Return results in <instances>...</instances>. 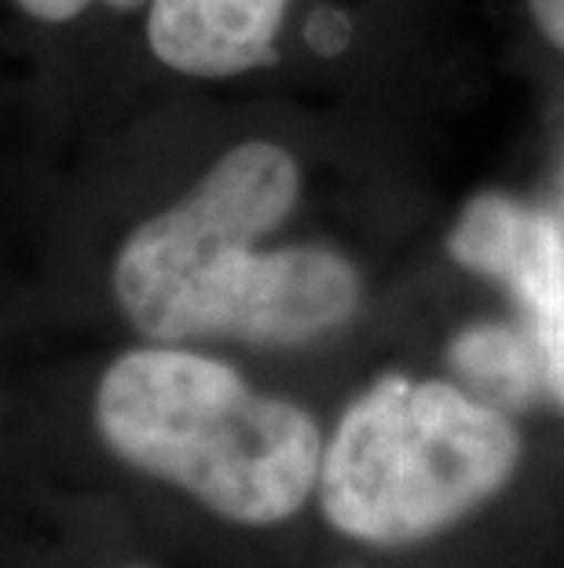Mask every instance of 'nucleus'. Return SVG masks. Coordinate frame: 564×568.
Listing matches in <instances>:
<instances>
[{
	"label": "nucleus",
	"instance_id": "6e6552de",
	"mask_svg": "<svg viewBox=\"0 0 564 568\" xmlns=\"http://www.w3.org/2000/svg\"><path fill=\"white\" fill-rule=\"evenodd\" d=\"M527 16H532L535 30L543 33V41L564 55V0H524Z\"/></svg>",
	"mask_w": 564,
	"mask_h": 568
},
{
	"label": "nucleus",
	"instance_id": "20e7f679",
	"mask_svg": "<svg viewBox=\"0 0 564 568\" xmlns=\"http://www.w3.org/2000/svg\"><path fill=\"white\" fill-rule=\"evenodd\" d=\"M459 268L499 283L521 308L543 385L564 407V227L543 205L480 191L448 232Z\"/></svg>",
	"mask_w": 564,
	"mask_h": 568
},
{
	"label": "nucleus",
	"instance_id": "423d86ee",
	"mask_svg": "<svg viewBox=\"0 0 564 568\" xmlns=\"http://www.w3.org/2000/svg\"><path fill=\"white\" fill-rule=\"evenodd\" d=\"M454 364H459L473 382L488 385L502 396H524L532 393L539 374V359L532 342L513 337L506 331H473L454 345Z\"/></svg>",
	"mask_w": 564,
	"mask_h": 568
},
{
	"label": "nucleus",
	"instance_id": "f257e3e1",
	"mask_svg": "<svg viewBox=\"0 0 564 568\" xmlns=\"http://www.w3.org/2000/svg\"><path fill=\"white\" fill-rule=\"evenodd\" d=\"M301 202V165L283 143L243 140L198 184L132 227L114 257V297L158 345L235 337L308 345L359 312L363 280L322 243L264 250Z\"/></svg>",
	"mask_w": 564,
	"mask_h": 568
},
{
	"label": "nucleus",
	"instance_id": "39448f33",
	"mask_svg": "<svg viewBox=\"0 0 564 568\" xmlns=\"http://www.w3.org/2000/svg\"><path fill=\"white\" fill-rule=\"evenodd\" d=\"M290 0H147L151 55L173 74L232 81L279 55Z\"/></svg>",
	"mask_w": 564,
	"mask_h": 568
},
{
	"label": "nucleus",
	"instance_id": "7ed1b4c3",
	"mask_svg": "<svg viewBox=\"0 0 564 568\" xmlns=\"http://www.w3.org/2000/svg\"><path fill=\"white\" fill-rule=\"evenodd\" d=\"M521 466V433L495 404L440 378L386 374L322 444L319 503L352 539L403 547L495 499Z\"/></svg>",
	"mask_w": 564,
	"mask_h": 568
},
{
	"label": "nucleus",
	"instance_id": "0eeeda50",
	"mask_svg": "<svg viewBox=\"0 0 564 568\" xmlns=\"http://www.w3.org/2000/svg\"><path fill=\"white\" fill-rule=\"evenodd\" d=\"M16 4L27 11L30 19L48 22V27H63V22H74L78 16H85L92 4L132 11V8H143L147 0H16Z\"/></svg>",
	"mask_w": 564,
	"mask_h": 568
},
{
	"label": "nucleus",
	"instance_id": "f03ea898",
	"mask_svg": "<svg viewBox=\"0 0 564 568\" xmlns=\"http://www.w3.org/2000/svg\"><path fill=\"white\" fill-rule=\"evenodd\" d=\"M95 426L129 466L238 525L286 521L319 485L316 418L187 348L154 345L114 359L95 393Z\"/></svg>",
	"mask_w": 564,
	"mask_h": 568
}]
</instances>
